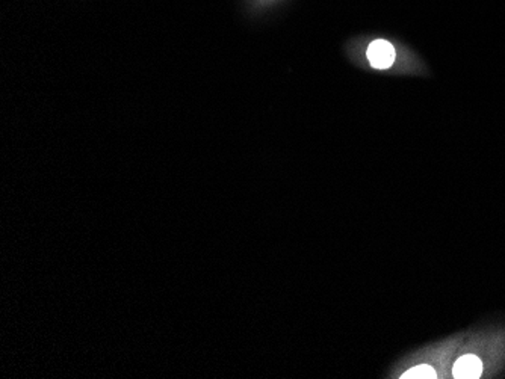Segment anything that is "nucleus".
Instances as JSON below:
<instances>
[{"label": "nucleus", "mask_w": 505, "mask_h": 379, "mask_svg": "<svg viewBox=\"0 0 505 379\" xmlns=\"http://www.w3.org/2000/svg\"><path fill=\"white\" fill-rule=\"evenodd\" d=\"M453 352V342L428 345L404 355L388 372L386 378L397 379H439L445 378L444 365L446 355Z\"/></svg>", "instance_id": "obj_1"}, {"label": "nucleus", "mask_w": 505, "mask_h": 379, "mask_svg": "<svg viewBox=\"0 0 505 379\" xmlns=\"http://www.w3.org/2000/svg\"><path fill=\"white\" fill-rule=\"evenodd\" d=\"M369 65L375 70H389L397 59V50L386 39H375L366 50Z\"/></svg>", "instance_id": "obj_2"}]
</instances>
